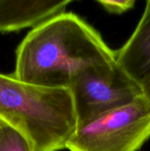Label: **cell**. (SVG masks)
<instances>
[{"instance_id": "obj_1", "label": "cell", "mask_w": 150, "mask_h": 151, "mask_svg": "<svg viewBox=\"0 0 150 151\" xmlns=\"http://www.w3.org/2000/svg\"><path fill=\"white\" fill-rule=\"evenodd\" d=\"M12 75L43 88H70L86 68L116 62L101 35L73 12L61 13L32 28L15 51Z\"/></svg>"}, {"instance_id": "obj_2", "label": "cell", "mask_w": 150, "mask_h": 151, "mask_svg": "<svg viewBox=\"0 0 150 151\" xmlns=\"http://www.w3.org/2000/svg\"><path fill=\"white\" fill-rule=\"evenodd\" d=\"M0 120L20 132L34 151H60L78 128L70 88H43L0 73Z\"/></svg>"}, {"instance_id": "obj_3", "label": "cell", "mask_w": 150, "mask_h": 151, "mask_svg": "<svg viewBox=\"0 0 150 151\" xmlns=\"http://www.w3.org/2000/svg\"><path fill=\"white\" fill-rule=\"evenodd\" d=\"M150 138V103L143 96L79 127L69 151H138Z\"/></svg>"}, {"instance_id": "obj_4", "label": "cell", "mask_w": 150, "mask_h": 151, "mask_svg": "<svg viewBox=\"0 0 150 151\" xmlns=\"http://www.w3.org/2000/svg\"><path fill=\"white\" fill-rule=\"evenodd\" d=\"M70 89L78 127L144 96L141 84L117 62L86 68L77 75Z\"/></svg>"}, {"instance_id": "obj_5", "label": "cell", "mask_w": 150, "mask_h": 151, "mask_svg": "<svg viewBox=\"0 0 150 151\" xmlns=\"http://www.w3.org/2000/svg\"><path fill=\"white\" fill-rule=\"evenodd\" d=\"M71 1L0 0V33L35 27L65 12Z\"/></svg>"}, {"instance_id": "obj_6", "label": "cell", "mask_w": 150, "mask_h": 151, "mask_svg": "<svg viewBox=\"0 0 150 151\" xmlns=\"http://www.w3.org/2000/svg\"><path fill=\"white\" fill-rule=\"evenodd\" d=\"M115 57L117 64L139 83L150 73V0L135 30Z\"/></svg>"}, {"instance_id": "obj_7", "label": "cell", "mask_w": 150, "mask_h": 151, "mask_svg": "<svg viewBox=\"0 0 150 151\" xmlns=\"http://www.w3.org/2000/svg\"><path fill=\"white\" fill-rule=\"evenodd\" d=\"M0 151H34L30 142L18 130L0 120Z\"/></svg>"}, {"instance_id": "obj_8", "label": "cell", "mask_w": 150, "mask_h": 151, "mask_svg": "<svg viewBox=\"0 0 150 151\" xmlns=\"http://www.w3.org/2000/svg\"><path fill=\"white\" fill-rule=\"evenodd\" d=\"M107 12L111 13H123L132 9L135 1L133 0H123V1H110V0H100L97 1Z\"/></svg>"}, {"instance_id": "obj_9", "label": "cell", "mask_w": 150, "mask_h": 151, "mask_svg": "<svg viewBox=\"0 0 150 151\" xmlns=\"http://www.w3.org/2000/svg\"><path fill=\"white\" fill-rule=\"evenodd\" d=\"M140 84L142 88L144 96L150 103V73L140 82Z\"/></svg>"}]
</instances>
